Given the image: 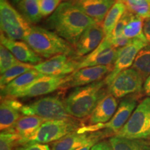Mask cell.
Masks as SVG:
<instances>
[{
    "label": "cell",
    "instance_id": "cell-42",
    "mask_svg": "<svg viewBox=\"0 0 150 150\" xmlns=\"http://www.w3.org/2000/svg\"><path fill=\"white\" fill-rule=\"evenodd\" d=\"M147 1H149V3L150 4V0H147Z\"/></svg>",
    "mask_w": 150,
    "mask_h": 150
},
{
    "label": "cell",
    "instance_id": "cell-8",
    "mask_svg": "<svg viewBox=\"0 0 150 150\" xmlns=\"http://www.w3.org/2000/svg\"><path fill=\"white\" fill-rule=\"evenodd\" d=\"M137 102L138 97L136 95L127 97L121 101L115 113L108 122L81 127L78 131L80 132H94L105 129L108 133L115 136L129 120L133 112L137 107Z\"/></svg>",
    "mask_w": 150,
    "mask_h": 150
},
{
    "label": "cell",
    "instance_id": "cell-26",
    "mask_svg": "<svg viewBox=\"0 0 150 150\" xmlns=\"http://www.w3.org/2000/svg\"><path fill=\"white\" fill-rule=\"evenodd\" d=\"M132 68L138 71L145 79L150 75V44L138 52Z\"/></svg>",
    "mask_w": 150,
    "mask_h": 150
},
{
    "label": "cell",
    "instance_id": "cell-12",
    "mask_svg": "<svg viewBox=\"0 0 150 150\" xmlns=\"http://www.w3.org/2000/svg\"><path fill=\"white\" fill-rule=\"evenodd\" d=\"M65 54L57 55L35 65L33 68L46 76H66L77 70L79 60Z\"/></svg>",
    "mask_w": 150,
    "mask_h": 150
},
{
    "label": "cell",
    "instance_id": "cell-30",
    "mask_svg": "<svg viewBox=\"0 0 150 150\" xmlns=\"http://www.w3.org/2000/svg\"><path fill=\"white\" fill-rule=\"evenodd\" d=\"M22 63L3 45H0V72L1 74L9 69Z\"/></svg>",
    "mask_w": 150,
    "mask_h": 150
},
{
    "label": "cell",
    "instance_id": "cell-31",
    "mask_svg": "<svg viewBox=\"0 0 150 150\" xmlns=\"http://www.w3.org/2000/svg\"><path fill=\"white\" fill-rule=\"evenodd\" d=\"M19 140L16 134L10 131H1L0 135V150H14V146Z\"/></svg>",
    "mask_w": 150,
    "mask_h": 150
},
{
    "label": "cell",
    "instance_id": "cell-41",
    "mask_svg": "<svg viewBox=\"0 0 150 150\" xmlns=\"http://www.w3.org/2000/svg\"><path fill=\"white\" fill-rule=\"evenodd\" d=\"M65 1H65H67V0H61V1Z\"/></svg>",
    "mask_w": 150,
    "mask_h": 150
},
{
    "label": "cell",
    "instance_id": "cell-19",
    "mask_svg": "<svg viewBox=\"0 0 150 150\" xmlns=\"http://www.w3.org/2000/svg\"><path fill=\"white\" fill-rule=\"evenodd\" d=\"M117 98L108 93L99 101L88 117V122L91 125L108 122L117 109Z\"/></svg>",
    "mask_w": 150,
    "mask_h": 150
},
{
    "label": "cell",
    "instance_id": "cell-21",
    "mask_svg": "<svg viewBox=\"0 0 150 150\" xmlns=\"http://www.w3.org/2000/svg\"><path fill=\"white\" fill-rule=\"evenodd\" d=\"M23 106L21 103L15 98H2L0 106V129L7 131L13 127L20 116Z\"/></svg>",
    "mask_w": 150,
    "mask_h": 150
},
{
    "label": "cell",
    "instance_id": "cell-3",
    "mask_svg": "<svg viewBox=\"0 0 150 150\" xmlns=\"http://www.w3.org/2000/svg\"><path fill=\"white\" fill-rule=\"evenodd\" d=\"M23 40L35 53L45 59L61 54L76 56L74 46L54 31L44 28L31 27Z\"/></svg>",
    "mask_w": 150,
    "mask_h": 150
},
{
    "label": "cell",
    "instance_id": "cell-16",
    "mask_svg": "<svg viewBox=\"0 0 150 150\" xmlns=\"http://www.w3.org/2000/svg\"><path fill=\"white\" fill-rule=\"evenodd\" d=\"M106 134H108V133L99 131L80 132L77 129L57 141L52 142V150H76L95 138L102 139L106 136Z\"/></svg>",
    "mask_w": 150,
    "mask_h": 150
},
{
    "label": "cell",
    "instance_id": "cell-32",
    "mask_svg": "<svg viewBox=\"0 0 150 150\" xmlns=\"http://www.w3.org/2000/svg\"><path fill=\"white\" fill-rule=\"evenodd\" d=\"M39 6L42 17H47L53 13L61 4V0H38Z\"/></svg>",
    "mask_w": 150,
    "mask_h": 150
},
{
    "label": "cell",
    "instance_id": "cell-27",
    "mask_svg": "<svg viewBox=\"0 0 150 150\" xmlns=\"http://www.w3.org/2000/svg\"><path fill=\"white\" fill-rule=\"evenodd\" d=\"M143 19L133 14L123 31V35L129 39L138 38L147 42L143 33Z\"/></svg>",
    "mask_w": 150,
    "mask_h": 150
},
{
    "label": "cell",
    "instance_id": "cell-5",
    "mask_svg": "<svg viewBox=\"0 0 150 150\" xmlns=\"http://www.w3.org/2000/svg\"><path fill=\"white\" fill-rule=\"evenodd\" d=\"M115 136L130 139L150 138V97L137 106L127 122Z\"/></svg>",
    "mask_w": 150,
    "mask_h": 150
},
{
    "label": "cell",
    "instance_id": "cell-23",
    "mask_svg": "<svg viewBox=\"0 0 150 150\" xmlns=\"http://www.w3.org/2000/svg\"><path fill=\"white\" fill-rule=\"evenodd\" d=\"M126 6L122 0H115L102 22V27L106 36H109L115 27L116 24L126 12Z\"/></svg>",
    "mask_w": 150,
    "mask_h": 150
},
{
    "label": "cell",
    "instance_id": "cell-7",
    "mask_svg": "<svg viewBox=\"0 0 150 150\" xmlns=\"http://www.w3.org/2000/svg\"><path fill=\"white\" fill-rule=\"evenodd\" d=\"M73 120H47L32 136L23 143L47 144L57 141L63 137L79 129ZM22 145V144H21Z\"/></svg>",
    "mask_w": 150,
    "mask_h": 150
},
{
    "label": "cell",
    "instance_id": "cell-22",
    "mask_svg": "<svg viewBox=\"0 0 150 150\" xmlns=\"http://www.w3.org/2000/svg\"><path fill=\"white\" fill-rule=\"evenodd\" d=\"M44 76L45 75L38 72L34 68L24 73L1 89V99L13 97L18 92L26 88L38 79Z\"/></svg>",
    "mask_w": 150,
    "mask_h": 150
},
{
    "label": "cell",
    "instance_id": "cell-13",
    "mask_svg": "<svg viewBox=\"0 0 150 150\" xmlns=\"http://www.w3.org/2000/svg\"><path fill=\"white\" fill-rule=\"evenodd\" d=\"M67 76H44L31 83L22 91L18 92L11 98H29L47 95L63 88L66 83Z\"/></svg>",
    "mask_w": 150,
    "mask_h": 150
},
{
    "label": "cell",
    "instance_id": "cell-2",
    "mask_svg": "<svg viewBox=\"0 0 150 150\" xmlns=\"http://www.w3.org/2000/svg\"><path fill=\"white\" fill-rule=\"evenodd\" d=\"M108 93L104 80L75 88L64 100L69 115L75 118L89 117L99 101Z\"/></svg>",
    "mask_w": 150,
    "mask_h": 150
},
{
    "label": "cell",
    "instance_id": "cell-34",
    "mask_svg": "<svg viewBox=\"0 0 150 150\" xmlns=\"http://www.w3.org/2000/svg\"><path fill=\"white\" fill-rule=\"evenodd\" d=\"M14 150H52V149L46 144L24 143L18 145Z\"/></svg>",
    "mask_w": 150,
    "mask_h": 150
},
{
    "label": "cell",
    "instance_id": "cell-39",
    "mask_svg": "<svg viewBox=\"0 0 150 150\" xmlns=\"http://www.w3.org/2000/svg\"><path fill=\"white\" fill-rule=\"evenodd\" d=\"M143 91L147 96L150 97V75L146 79L143 85Z\"/></svg>",
    "mask_w": 150,
    "mask_h": 150
},
{
    "label": "cell",
    "instance_id": "cell-20",
    "mask_svg": "<svg viewBox=\"0 0 150 150\" xmlns=\"http://www.w3.org/2000/svg\"><path fill=\"white\" fill-rule=\"evenodd\" d=\"M45 121L47 120L38 116L23 115L19 118L12 128L7 131L19 137V140L16 143V146H18L32 136Z\"/></svg>",
    "mask_w": 150,
    "mask_h": 150
},
{
    "label": "cell",
    "instance_id": "cell-28",
    "mask_svg": "<svg viewBox=\"0 0 150 150\" xmlns=\"http://www.w3.org/2000/svg\"><path fill=\"white\" fill-rule=\"evenodd\" d=\"M33 66L34 65L29 64V63H20L16 65V66L13 67L12 68L6 71L4 73L1 74V77H0L1 89L4 88L6 85H8L9 83H11L15 79L21 76L24 73L32 70V69H33Z\"/></svg>",
    "mask_w": 150,
    "mask_h": 150
},
{
    "label": "cell",
    "instance_id": "cell-15",
    "mask_svg": "<svg viewBox=\"0 0 150 150\" xmlns=\"http://www.w3.org/2000/svg\"><path fill=\"white\" fill-rule=\"evenodd\" d=\"M106 37L102 24H95L82 33L74 46L76 58H81L91 54L97 48Z\"/></svg>",
    "mask_w": 150,
    "mask_h": 150
},
{
    "label": "cell",
    "instance_id": "cell-11",
    "mask_svg": "<svg viewBox=\"0 0 150 150\" xmlns=\"http://www.w3.org/2000/svg\"><path fill=\"white\" fill-rule=\"evenodd\" d=\"M113 65H99L87 67L74 71L67 75L66 83L63 88H77L100 81L113 70Z\"/></svg>",
    "mask_w": 150,
    "mask_h": 150
},
{
    "label": "cell",
    "instance_id": "cell-33",
    "mask_svg": "<svg viewBox=\"0 0 150 150\" xmlns=\"http://www.w3.org/2000/svg\"><path fill=\"white\" fill-rule=\"evenodd\" d=\"M132 16V13H131L130 11H129L127 9L126 12L125 13V14L123 15V16L122 17V18L120 20V21L117 22V24H116L115 27L114 28L111 35H109V36L117 37L119 36V35H122L125 28L126 27V26L127 25V24H128V22H129V20H130V19Z\"/></svg>",
    "mask_w": 150,
    "mask_h": 150
},
{
    "label": "cell",
    "instance_id": "cell-29",
    "mask_svg": "<svg viewBox=\"0 0 150 150\" xmlns=\"http://www.w3.org/2000/svg\"><path fill=\"white\" fill-rule=\"evenodd\" d=\"M126 8L133 14L146 20L150 17V4L147 0H122Z\"/></svg>",
    "mask_w": 150,
    "mask_h": 150
},
{
    "label": "cell",
    "instance_id": "cell-24",
    "mask_svg": "<svg viewBox=\"0 0 150 150\" xmlns=\"http://www.w3.org/2000/svg\"><path fill=\"white\" fill-rule=\"evenodd\" d=\"M108 140L113 150H150V142L144 139H130L113 136Z\"/></svg>",
    "mask_w": 150,
    "mask_h": 150
},
{
    "label": "cell",
    "instance_id": "cell-25",
    "mask_svg": "<svg viewBox=\"0 0 150 150\" xmlns=\"http://www.w3.org/2000/svg\"><path fill=\"white\" fill-rule=\"evenodd\" d=\"M19 8L24 18L31 23L35 24L42 19L38 0H21Z\"/></svg>",
    "mask_w": 150,
    "mask_h": 150
},
{
    "label": "cell",
    "instance_id": "cell-4",
    "mask_svg": "<svg viewBox=\"0 0 150 150\" xmlns=\"http://www.w3.org/2000/svg\"><path fill=\"white\" fill-rule=\"evenodd\" d=\"M23 115H35L45 120H73L65 108L64 101L57 95L47 96L31 104L23 105Z\"/></svg>",
    "mask_w": 150,
    "mask_h": 150
},
{
    "label": "cell",
    "instance_id": "cell-10",
    "mask_svg": "<svg viewBox=\"0 0 150 150\" xmlns=\"http://www.w3.org/2000/svg\"><path fill=\"white\" fill-rule=\"evenodd\" d=\"M147 45L148 42L146 41L134 38L127 46L118 50L113 70L104 79L107 87L119 73L132 66L138 52Z\"/></svg>",
    "mask_w": 150,
    "mask_h": 150
},
{
    "label": "cell",
    "instance_id": "cell-1",
    "mask_svg": "<svg viewBox=\"0 0 150 150\" xmlns=\"http://www.w3.org/2000/svg\"><path fill=\"white\" fill-rule=\"evenodd\" d=\"M96 24L72 1L61 3L47 20V25L72 46L88 28Z\"/></svg>",
    "mask_w": 150,
    "mask_h": 150
},
{
    "label": "cell",
    "instance_id": "cell-18",
    "mask_svg": "<svg viewBox=\"0 0 150 150\" xmlns=\"http://www.w3.org/2000/svg\"><path fill=\"white\" fill-rule=\"evenodd\" d=\"M115 0H73L72 2L96 24H102Z\"/></svg>",
    "mask_w": 150,
    "mask_h": 150
},
{
    "label": "cell",
    "instance_id": "cell-35",
    "mask_svg": "<svg viewBox=\"0 0 150 150\" xmlns=\"http://www.w3.org/2000/svg\"><path fill=\"white\" fill-rule=\"evenodd\" d=\"M109 37L112 45L115 49H117V50H119V49H121L124 47L127 46L132 40V39L128 38H127L123 34L117 37Z\"/></svg>",
    "mask_w": 150,
    "mask_h": 150
},
{
    "label": "cell",
    "instance_id": "cell-14",
    "mask_svg": "<svg viewBox=\"0 0 150 150\" xmlns=\"http://www.w3.org/2000/svg\"><path fill=\"white\" fill-rule=\"evenodd\" d=\"M117 51L118 50L112 45L109 37L106 36L97 48L79 60L77 70L87 67L113 65L117 58Z\"/></svg>",
    "mask_w": 150,
    "mask_h": 150
},
{
    "label": "cell",
    "instance_id": "cell-38",
    "mask_svg": "<svg viewBox=\"0 0 150 150\" xmlns=\"http://www.w3.org/2000/svg\"><path fill=\"white\" fill-rule=\"evenodd\" d=\"M100 140H102V139H101V138H95V139L91 140V142H88L87 144L81 146V147L78 148V149L76 150H91V149L93 148V146L95 145V144H97V142H99V141Z\"/></svg>",
    "mask_w": 150,
    "mask_h": 150
},
{
    "label": "cell",
    "instance_id": "cell-40",
    "mask_svg": "<svg viewBox=\"0 0 150 150\" xmlns=\"http://www.w3.org/2000/svg\"><path fill=\"white\" fill-rule=\"evenodd\" d=\"M11 1H12L13 3L14 4H18L20 3V1H21V0H11Z\"/></svg>",
    "mask_w": 150,
    "mask_h": 150
},
{
    "label": "cell",
    "instance_id": "cell-17",
    "mask_svg": "<svg viewBox=\"0 0 150 150\" xmlns=\"http://www.w3.org/2000/svg\"><path fill=\"white\" fill-rule=\"evenodd\" d=\"M1 44L6 47L15 57L22 63L36 65L42 62V57L30 47L27 42L21 40H16L8 38L1 33Z\"/></svg>",
    "mask_w": 150,
    "mask_h": 150
},
{
    "label": "cell",
    "instance_id": "cell-36",
    "mask_svg": "<svg viewBox=\"0 0 150 150\" xmlns=\"http://www.w3.org/2000/svg\"><path fill=\"white\" fill-rule=\"evenodd\" d=\"M91 150H113V149L109 140H102L95 144Z\"/></svg>",
    "mask_w": 150,
    "mask_h": 150
},
{
    "label": "cell",
    "instance_id": "cell-6",
    "mask_svg": "<svg viewBox=\"0 0 150 150\" xmlns=\"http://www.w3.org/2000/svg\"><path fill=\"white\" fill-rule=\"evenodd\" d=\"M0 24L1 32L16 40H23L31 28L29 22L8 0H0Z\"/></svg>",
    "mask_w": 150,
    "mask_h": 150
},
{
    "label": "cell",
    "instance_id": "cell-37",
    "mask_svg": "<svg viewBox=\"0 0 150 150\" xmlns=\"http://www.w3.org/2000/svg\"><path fill=\"white\" fill-rule=\"evenodd\" d=\"M143 33L148 43H150V17L144 20Z\"/></svg>",
    "mask_w": 150,
    "mask_h": 150
},
{
    "label": "cell",
    "instance_id": "cell-9",
    "mask_svg": "<svg viewBox=\"0 0 150 150\" xmlns=\"http://www.w3.org/2000/svg\"><path fill=\"white\" fill-rule=\"evenodd\" d=\"M145 79L134 68H128L119 73L108 86V93L115 98H122L131 94L140 93L143 89Z\"/></svg>",
    "mask_w": 150,
    "mask_h": 150
}]
</instances>
